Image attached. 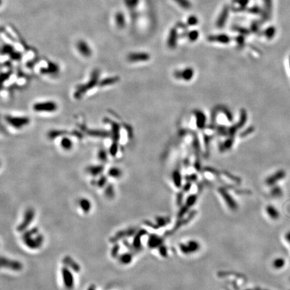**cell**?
<instances>
[{
    "label": "cell",
    "mask_w": 290,
    "mask_h": 290,
    "mask_svg": "<svg viewBox=\"0 0 290 290\" xmlns=\"http://www.w3.org/2000/svg\"><path fill=\"white\" fill-rule=\"evenodd\" d=\"M62 278L63 283L66 288L72 289L74 286V278L71 272L66 267H63L62 269Z\"/></svg>",
    "instance_id": "30bf717a"
},
{
    "label": "cell",
    "mask_w": 290,
    "mask_h": 290,
    "mask_svg": "<svg viewBox=\"0 0 290 290\" xmlns=\"http://www.w3.org/2000/svg\"><path fill=\"white\" fill-rule=\"evenodd\" d=\"M64 261H65V265L71 268V269H73V271H78L80 269L78 264H77V263L75 262L71 257H68V256L65 257V259H64Z\"/></svg>",
    "instance_id": "d4e9b609"
},
{
    "label": "cell",
    "mask_w": 290,
    "mask_h": 290,
    "mask_svg": "<svg viewBox=\"0 0 290 290\" xmlns=\"http://www.w3.org/2000/svg\"><path fill=\"white\" fill-rule=\"evenodd\" d=\"M200 248L199 243L196 240H189L186 244L181 243L179 245V249L185 255H190L197 252Z\"/></svg>",
    "instance_id": "5b68a950"
},
{
    "label": "cell",
    "mask_w": 290,
    "mask_h": 290,
    "mask_svg": "<svg viewBox=\"0 0 290 290\" xmlns=\"http://www.w3.org/2000/svg\"><path fill=\"white\" fill-rule=\"evenodd\" d=\"M207 39L210 42H219L221 43V44H228L230 41V38L228 35L224 34L210 36L207 38Z\"/></svg>",
    "instance_id": "5bb4252c"
},
{
    "label": "cell",
    "mask_w": 290,
    "mask_h": 290,
    "mask_svg": "<svg viewBox=\"0 0 290 290\" xmlns=\"http://www.w3.org/2000/svg\"><path fill=\"white\" fill-rule=\"evenodd\" d=\"M107 175L110 178L114 179H118L122 175V171L121 169L116 167H112L110 168L108 172H107Z\"/></svg>",
    "instance_id": "7402d4cb"
},
{
    "label": "cell",
    "mask_w": 290,
    "mask_h": 290,
    "mask_svg": "<svg viewBox=\"0 0 290 290\" xmlns=\"http://www.w3.org/2000/svg\"><path fill=\"white\" fill-rule=\"evenodd\" d=\"M190 188H191V183L188 182V183L185 185V186L183 187V191L185 192H187V191H189Z\"/></svg>",
    "instance_id": "c3c4849f"
},
{
    "label": "cell",
    "mask_w": 290,
    "mask_h": 290,
    "mask_svg": "<svg viewBox=\"0 0 290 290\" xmlns=\"http://www.w3.org/2000/svg\"><path fill=\"white\" fill-rule=\"evenodd\" d=\"M248 1H249V0H238L237 3L239 4V6L242 7V8H244V7H245L246 6V5L248 4Z\"/></svg>",
    "instance_id": "7bdbcfd3"
},
{
    "label": "cell",
    "mask_w": 290,
    "mask_h": 290,
    "mask_svg": "<svg viewBox=\"0 0 290 290\" xmlns=\"http://www.w3.org/2000/svg\"><path fill=\"white\" fill-rule=\"evenodd\" d=\"M132 259V254L130 253L122 254V255H120L119 257V260L120 261V263H122V264H124V265L129 264L130 262H131Z\"/></svg>",
    "instance_id": "4316f807"
},
{
    "label": "cell",
    "mask_w": 290,
    "mask_h": 290,
    "mask_svg": "<svg viewBox=\"0 0 290 290\" xmlns=\"http://www.w3.org/2000/svg\"><path fill=\"white\" fill-rule=\"evenodd\" d=\"M163 241V238L159 237L158 235L155 234H150L148 240V246L150 248H157L162 245Z\"/></svg>",
    "instance_id": "4fadbf2b"
},
{
    "label": "cell",
    "mask_w": 290,
    "mask_h": 290,
    "mask_svg": "<svg viewBox=\"0 0 290 290\" xmlns=\"http://www.w3.org/2000/svg\"><path fill=\"white\" fill-rule=\"evenodd\" d=\"M107 181V178L106 176L103 175V176L100 177L99 179L97 181L96 184L97 185V186L99 187H104L106 185Z\"/></svg>",
    "instance_id": "f35d334b"
},
{
    "label": "cell",
    "mask_w": 290,
    "mask_h": 290,
    "mask_svg": "<svg viewBox=\"0 0 290 290\" xmlns=\"http://www.w3.org/2000/svg\"><path fill=\"white\" fill-rule=\"evenodd\" d=\"M120 81L119 77H110L104 79L102 81H99V85L101 87H107L110 85H112L117 83Z\"/></svg>",
    "instance_id": "ffe728a7"
},
{
    "label": "cell",
    "mask_w": 290,
    "mask_h": 290,
    "mask_svg": "<svg viewBox=\"0 0 290 290\" xmlns=\"http://www.w3.org/2000/svg\"><path fill=\"white\" fill-rule=\"evenodd\" d=\"M150 55L147 53H133L128 55L127 59L130 63L145 62L149 60Z\"/></svg>",
    "instance_id": "9c48e42d"
},
{
    "label": "cell",
    "mask_w": 290,
    "mask_h": 290,
    "mask_svg": "<svg viewBox=\"0 0 290 290\" xmlns=\"http://www.w3.org/2000/svg\"><path fill=\"white\" fill-rule=\"evenodd\" d=\"M246 290H250V289H246Z\"/></svg>",
    "instance_id": "816d5d0a"
},
{
    "label": "cell",
    "mask_w": 290,
    "mask_h": 290,
    "mask_svg": "<svg viewBox=\"0 0 290 290\" xmlns=\"http://www.w3.org/2000/svg\"><path fill=\"white\" fill-rule=\"evenodd\" d=\"M196 120H197V125L199 128H202L205 124V115L202 114L201 112H196Z\"/></svg>",
    "instance_id": "f1b7e54d"
},
{
    "label": "cell",
    "mask_w": 290,
    "mask_h": 290,
    "mask_svg": "<svg viewBox=\"0 0 290 290\" xmlns=\"http://www.w3.org/2000/svg\"><path fill=\"white\" fill-rule=\"evenodd\" d=\"M159 253H160V255L162 256H163V257H166V256H167V248L165 246H164L163 245H161L159 247Z\"/></svg>",
    "instance_id": "ab89813d"
},
{
    "label": "cell",
    "mask_w": 290,
    "mask_h": 290,
    "mask_svg": "<svg viewBox=\"0 0 290 290\" xmlns=\"http://www.w3.org/2000/svg\"><path fill=\"white\" fill-rule=\"evenodd\" d=\"M58 109V104L55 102L48 101L38 102L33 104V111L40 114H50L56 112Z\"/></svg>",
    "instance_id": "277c9868"
},
{
    "label": "cell",
    "mask_w": 290,
    "mask_h": 290,
    "mask_svg": "<svg viewBox=\"0 0 290 290\" xmlns=\"http://www.w3.org/2000/svg\"><path fill=\"white\" fill-rule=\"evenodd\" d=\"M229 12H230L229 6H228V5H226V6L223 7L222 9L221 10V12H220L219 16L217 18L216 23H215V25H216L217 28L222 29V28L224 27V26L227 22L228 17H229Z\"/></svg>",
    "instance_id": "52a82bcc"
},
{
    "label": "cell",
    "mask_w": 290,
    "mask_h": 290,
    "mask_svg": "<svg viewBox=\"0 0 290 290\" xmlns=\"http://www.w3.org/2000/svg\"><path fill=\"white\" fill-rule=\"evenodd\" d=\"M114 187H113L112 185H108L106 187V190H105V194L106 196L109 197V198H112V197H114Z\"/></svg>",
    "instance_id": "8d00e7d4"
},
{
    "label": "cell",
    "mask_w": 290,
    "mask_h": 290,
    "mask_svg": "<svg viewBox=\"0 0 290 290\" xmlns=\"http://www.w3.org/2000/svg\"><path fill=\"white\" fill-rule=\"evenodd\" d=\"M107 152L104 149L99 150L98 153H97V157H98L99 160L102 161V162H106L107 158Z\"/></svg>",
    "instance_id": "d590c367"
},
{
    "label": "cell",
    "mask_w": 290,
    "mask_h": 290,
    "mask_svg": "<svg viewBox=\"0 0 290 290\" xmlns=\"http://www.w3.org/2000/svg\"><path fill=\"white\" fill-rule=\"evenodd\" d=\"M23 240L25 245L28 248L32 249H37L42 246L44 238L42 235L38 234V230L34 229L28 230L23 235Z\"/></svg>",
    "instance_id": "7a4b0ae2"
},
{
    "label": "cell",
    "mask_w": 290,
    "mask_h": 290,
    "mask_svg": "<svg viewBox=\"0 0 290 290\" xmlns=\"http://www.w3.org/2000/svg\"><path fill=\"white\" fill-rule=\"evenodd\" d=\"M78 50L82 55L84 56H89L91 55V50L88 45L83 42H80L78 45Z\"/></svg>",
    "instance_id": "603a6c76"
},
{
    "label": "cell",
    "mask_w": 290,
    "mask_h": 290,
    "mask_svg": "<svg viewBox=\"0 0 290 290\" xmlns=\"http://www.w3.org/2000/svg\"><path fill=\"white\" fill-rule=\"evenodd\" d=\"M79 206H80V207L84 212L88 213V212L90 211L91 205L90 202H89L88 199L83 198L79 201Z\"/></svg>",
    "instance_id": "484cf974"
},
{
    "label": "cell",
    "mask_w": 290,
    "mask_h": 290,
    "mask_svg": "<svg viewBox=\"0 0 290 290\" xmlns=\"http://www.w3.org/2000/svg\"><path fill=\"white\" fill-rule=\"evenodd\" d=\"M104 170V165H90V166H88V167L86 168L87 173L93 177L100 175L102 173H103Z\"/></svg>",
    "instance_id": "2e32d148"
},
{
    "label": "cell",
    "mask_w": 290,
    "mask_h": 290,
    "mask_svg": "<svg viewBox=\"0 0 290 290\" xmlns=\"http://www.w3.org/2000/svg\"><path fill=\"white\" fill-rule=\"evenodd\" d=\"M186 179L188 181H196V179H197V176H196V175H191L189 176V177H187Z\"/></svg>",
    "instance_id": "7dc6e473"
},
{
    "label": "cell",
    "mask_w": 290,
    "mask_h": 290,
    "mask_svg": "<svg viewBox=\"0 0 290 290\" xmlns=\"http://www.w3.org/2000/svg\"><path fill=\"white\" fill-rule=\"evenodd\" d=\"M197 199V197L196 195H190V196L187 197L186 202V205L189 207L193 206L195 204V203L196 202Z\"/></svg>",
    "instance_id": "e575fe53"
},
{
    "label": "cell",
    "mask_w": 290,
    "mask_h": 290,
    "mask_svg": "<svg viewBox=\"0 0 290 290\" xmlns=\"http://www.w3.org/2000/svg\"><path fill=\"white\" fill-rule=\"evenodd\" d=\"M156 226H157L158 228L162 227V226H165L166 224H167L168 223L170 222V219L167 217L159 216L156 218Z\"/></svg>",
    "instance_id": "f546056e"
},
{
    "label": "cell",
    "mask_w": 290,
    "mask_h": 290,
    "mask_svg": "<svg viewBox=\"0 0 290 290\" xmlns=\"http://www.w3.org/2000/svg\"><path fill=\"white\" fill-rule=\"evenodd\" d=\"M266 212L267 213L269 216L272 219L276 220L279 217V213L278 211V210H277L274 206H271V205L267 206Z\"/></svg>",
    "instance_id": "cb8c5ba5"
},
{
    "label": "cell",
    "mask_w": 290,
    "mask_h": 290,
    "mask_svg": "<svg viewBox=\"0 0 290 290\" xmlns=\"http://www.w3.org/2000/svg\"><path fill=\"white\" fill-rule=\"evenodd\" d=\"M274 33H275V30L273 29V28H268V29L267 30L266 32H265V34L267 35V37H269V38L271 37L274 34Z\"/></svg>",
    "instance_id": "f6af8a7d"
},
{
    "label": "cell",
    "mask_w": 290,
    "mask_h": 290,
    "mask_svg": "<svg viewBox=\"0 0 290 290\" xmlns=\"http://www.w3.org/2000/svg\"><path fill=\"white\" fill-rule=\"evenodd\" d=\"M88 290H94V287H91L90 288H89Z\"/></svg>",
    "instance_id": "f907efd6"
},
{
    "label": "cell",
    "mask_w": 290,
    "mask_h": 290,
    "mask_svg": "<svg viewBox=\"0 0 290 290\" xmlns=\"http://www.w3.org/2000/svg\"><path fill=\"white\" fill-rule=\"evenodd\" d=\"M4 120L7 125L17 130H22L26 127L30 122L29 117L20 116V115H6L4 116Z\"/></svg>",
    "instance_id": "3957f363"
},
{
    "label": "cell",
    "mask_w": 290,
    "mask_h": 290,
    "mask_svg": "<svg viewBox=\"0 0 290 290\" xmlns=\"http://www.w3.org/2000/svg\"><path fill=\"white\" fill-rule=\"evenodd\" d=\"M194 70L191 68L186 69L183 71H178L175 73V75L177 78L183 79L184 80L189 81L192 79L194 76Z\"/></svg>",
    "instance_id": "9a60e30c"
},
{
    "label": "cell",
    "mask_w": 290,
    "mask_h": 290,
    "mask_svg": "<svg viewBox=\"0 0 290 290\" xmlns=\"http://www.w3.org/2000/svg\"><path fill=\"white\" fill-rule=\"evenodd\" d=\"M183 198V194L179 193V194L178 195V197H177V203H178L179 206H181V205Z\"/></svg>",
    "instance_id": "bcb514c9"
},
{
    "label": "cell",
    "mask_w": 290,
    "mask_h": 290,
    "mask_svg": "<svg viewBox=\"0 0 290 290\" xmlns=\"http://www.w3.org/2000/svg\"><path fill=\"white\" fill-rule=\"evenodd\" d=\"M34 215L35 213L34 210L32 208H28L24 213L23 221L19 224L18 227V230L19 232H22V231L23 232V231L26 229L34 220Z\"/></svg>",
    "instance_id": "8992f818"
},
{
    "label": "cell",
    "mask_w": 290,
    "mask_h": 290,
    "mask_svg": "<svg viewBox=\"0 0 290 290\" xmlns=\"http://www.w3.org/2000/svg\"><path fill=\"white\" fill-rule=\"evenodd\" d=\"M2 267L9 268L15 271H19L22 269V265L17 261L11 260L5 257H1V259Z\"/></svg>",
    "instance_id": "ba28073f"
},
{
    "label": "cell",
    "mask_w": 290,
    "mask_h": 290,
    "mask_svg": "<svg viewBox=\"0 0 290 290\" xmlns=\"http://www.w3.org/2000/svg\"><path fill=\"white\" fill-rule=\"evenodd\" d=\"M286 240L287 241H288L289 243H290V231H289L288 232L286 233Z\"/></svg>",
    "instance_id": "681fc988"
},
{
    "label": "cell",
    "mask_w": 290,
    "mask_h": 290,
    "mask_svg": "<svg viewBox=\"0 0 290 290\" xmlns=\"http://www.w3.org/2000/svg\"><path fill=\"white\" fill-rule=\"evenodd\" d=\"M147 234V232L145 230H141L136 234L134 240H133V248L134 249H140L141 248V238L142 236Z\"/></svg>",
    "instance_id": "d6986e66"
},
{
    "label": "cell",
    "mask_w": 290,
    "mask_h": 290,
    "mask_svg": "<svg viewBox=\"0 0 290 290\" xmlns=\"http://www.w3.org/2000/svg\"><path fill=\"white\" fill-rule=\"evenodd\" d=\"M199 36V32L196 30H191V31H189L188 33H187V38H188V39L190 41H191V42L196 41L197 39H198Z\"/></svg>",
    "instance_id": "1f68e13d"
},
{
    "label": "cell",
    "mask_w": 290,
    "mask_h": 290,
    "mask_svg": "<svg viewBox=\"0 0 290 290\" xmlns=\"http://www.w3.org/2000/svg\"><path fill=\"white\" fill-rule=\"evenodd\" d=\"M264 1V7H265V13L266 14L267 18L269 16L271 12V0H263Z\"/></svg>",
    "instance_id": "836d02e7"
},
{
    "label": "cell",
    "mask_w": 290,
    "mask_h": 290,
    "mask_svg": "<svg viewBox=\"0 0 290 290\" xmlns=\"http://www.w3.org/2000/svg\"><path fill=\"white\" fill-rule=\"evenodd\" d=\"M99 71L96 69L92 73V75L91 76L90 79H89L88 83L81 84L80 85H78L75 89L73 93L74 98L76 99H79L82 98L83 96L87 92H88L89 90L94 88L96 85L99 84Z\"/></svg>",
    "instance_id": "6da1fadb"
},
{
    "label": "cell",
    "mask_w": 290,
    "mask_h": 290,
    "mask_svg": "<svg viewBox=\"0 0 290 290\" xmlns=\"http://www.w3.org/2000/svg\"><path fill=\"white\" fill-rule=\"evenodd\" d=\"M187 23L189 26H196L198 24V18L196 16L192 15L187 18Z\"/></svg>",
    "instance_id": "74e56055"
},
{
    "label": "cell",
    "mask_w": 290,
    "mask_h": 290,
    "mask_svg": "<svg viewBox=\"0 0 290 290\" xmlns=\"http://www.w3.org/2000/svg\"><path fill=\"white\" fill-rule=\"evenodd\" d=\"M119 250H120V246H118V245L114 246V247H113L112 250V255L113 256H116L118 255V253L119 252Z\"/></svg>",
    "instance_id": "ee69618b"
},
{
    "label": "cell",
    "mask_w": 290,
    "mask_h": 290,
    "mask_svg": "<svg viewBox=\"0 0 290 290\" xmlns=\"http://www.w3.org/2000/svg\"><path fill=\"white\" fill-rule=\"evenodd\" d=\"M281 194V189L278 187H275L271 190V195L275 197H279Z\"/></svg>",
    "instance_id": "b9f144b4"
},
{
    "label": "cell",
    "mask_w": 290,
    "mask_h": 290,
    "mask_svg": "<svg viewBox=\"0 0 290 290\" xmlns=\"http://www.w3.org/2000/svg\"><path fill=\"white\" fill-rule=\"evenodd\" d=\"M60 147L63 148L64 150H70L73 147V142L71 138H69L66 136H63L61 138L60 140Z\"/></svg>",
    "instance_id": "e0dca14e"
},
{
    "label": "cell",
    "mask_w": 290,
    "mask_h": 290,
    "mask_svg": "<svg viewBox=\"0 0 290 290\" xmlns=\"http://www.w3.org/2000/svg\"><path fill=\"white\" fill-rule=\"evenodd\" d=\"M174 1L178 5L179 7L184 9H189L191 7V4L189 0H174Z\"/></svg>",
    "instance_id": "83f0119b"
},
{
    "label": "cell",
    "mask_w": 290,
    "mask_h": 290,
    "mask_svg": "<svg viewBox=\"0 0 290 290\" xmlns=\"http://www.w3.org/2000/svg\"><path fill=\"white\" fill-rule=\"evenodd\" d=\"M218 191L220 192V194H221L223 199H224V201L226 203L227 206L232 210H237L238 207L237 204L236 203L234 199H233V197L228 193V191L225 189L222 188V187H220Z\"/></svg>",
    "instance_id": "8fae6325"
},
{
    "label": "cell",
    "mask_w": 290,
    "mask_h": 290,
    "mask_svg": "<svg viewBox=\"0 0 290 290\" xmlns=\"http://www.w3.org/2000/svg\"><path fill=\"white\" fill-rule=\"evenodd\" d=\"M67 132L62 130H51L48 132V137L50 140H55L58 137H63V136L67 135Z\"/></svg>",
    "instance_id": "44dd1931"
},
{
    "label": "cell",
    "mask_w": 290,
    "mask_h": 290,
    "mask_svg": "<svg viewBox=\"0 0 290 290\" xmlns=\"http://www.w3.org/2000/svg\"><path fill=\"white\" fill-rule=\"evenodd\" d=\"M173 180L174 184L177 187H180L181 186V175L178 171H175L173 173Z\"/></svg>",
    "instance_id": "4dcf8cb0"
},
{
    "label": "cell",
    "mask_w": 290,
    "mask_h": 290,
    "mask_svg": "<svg viewBox=\"0 0 290 290\" xmlns=\"http://www.w3.org/2000/svg\"><path fill=\"white\" fill-rule=\"evenodd\" d=\"M189 207L188 206H187L186 205H185V206H183V207H181V209L180 210V211L179 212V214H178V216L179 218H181L183 215L186 214V213L188 211V210H189Z\"/></svg>",
    "instance_id": "60d3db41"
},
{
    "label": "cell",
    "mask_w": 290,
    "mask_h": 290,
    "mask_svg": "<svg viewBox=\"0 0 290 290\" xmlns=\"http://www.w3.org/2000/svg\"><path fill=\"white\" fill-rule=\"evenodd\" d=\"M136 229L135 228H130V229L125 230L124 231H121V232H118L116 234H115L114 238H112L113 241H117L118 240L122 239L124 237H130V236H132L133 234H135Z\"/></svg>",
    "instance_id": "ac0fdd59"
},
{
    "label": "cell",
    "mask_w": 290,
    "mask_h": 290,
    "mask_svg": "<svg viewBox=\"0 0 290 290\" xmlns=\"http://www.w3.org/2000/svg\"><path fill=\"white\" fill-rule=\"evenodd\" d=\"M178 39V32L176 28H171L169 31L167 39V45L169 48H174L177 45Z\"/></svg>",
    "instance_id": "7c38bea8"
},
{
    "label": "cell",
    "mask_w": 290,
    "mask_h": 290,
    "mask_svg": "<svg viewBox=\"0 0 290 290\" xmlns=\"http://www.w3.org/2000/svg\"><path fill=\"white\" fill-rule=\"evenodd\" d=\"M285 260L282 258H278L275 259L273 262V266L275 269H279L285 265Z\"/></svg>",
    "instance_id": "d6a6232c"
}]
</instances>
